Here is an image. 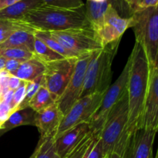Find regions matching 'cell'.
I'll return each mask as SVG.
<instances>
[{"label": "cell", "mask_w": 158, "mask_h": 158, "mask_svg": "<svg viewBox=\"0 0 158 158\" xmlns=\"http://www.w3.org/2000/svg\"><path fill=\"white\" fill-rule=\"evenodd\" d=\"M56 103L51 97V94L45 84L42 85L37 90L35 95L29 102L28 106L33 110L35 112L46 109V107Z\"/></svg>", "instance_id": "7402d4cb"}, {"label": "cell", "mask_w": 158, "mask_h": 158, "mask_svg": "<svg viewBox=\"0 0 158 158\" xmlns=\"http://www.w3.org/2000/svg\"><path fill=\"white\" fill-rule=\"evenodd\" d=\"M103 96L94 94L79 99L63 116L55 137L79 123L89 122L100 106Z\"/></svg>", "instance_id": "9c48e42d"}, {"label": "cell", "mask_w": 158, "mask_h": 158, "mask_svg": "<svg viewBox=\"0 0 158 158\" xmlns=\"http://www.w3.org/2000/svg\"><path fill=\"white\" fill-rule=\"evenodd\" d=\"M6 60L3 57L0 56V71L3 70L5 69V65H6Z\"/></svg>", "instance_id": "74e56055"}, {"label": "cell", "mask_w": 158, "mask_h": 158, "mask_svg": "<svg viewBox=\"0 0 158 158\" xmlns=\"http://www.w3.org/2000/svg\"><path fill=\"white\" fill-rule=\"evenodd\" d=\"M129 117L127 89L108 114L99 137L105 156L114 151L124 135Z\"/></svg>", "instance_id": "5b68a950"}, {"label": "cell", "mask_w": 158, "mask_h": 158, "mask_svg": "<svg viewBox=\"0 0 158 158\" xmlns=\"http://www.w3.org/2000/svg\"><path fill=\"white\" fill-rule=\"evenodd\" d=\"M117 0H105L103 2H94L87 0L85 4V12L87 19L94 32L98 30L103 25L105 12L110 4L115 6Z\"/></svg>", "instance_id": "ac0fdd59"}, {"label": "cell", "mask_w": 158, "mask_h": 158, "mask_svg": "<svg viewBox=\"0 0 158 158\" xmlns=\"http://www.w3.org/2000/svg\"><path fill=\"white\" fill-rule=\"evenodd\" d=\"M33 54L37 59L43 62L44 64L49 63V62L65 58L63 56L56 52L55 51L52 50L43 41L37 39L36 37H35V42H34Z\"/></svg>", "instance_id": "603a6c76"}, {"label": "cell", "mask_w": 158, "mask_h": 158, "mask_svg": "<svg viewBox=\"0 0 158 158\" xmlns=\"http://www.w3.org/2000/svg\"><path fill=\"white\" fill-rule=\"evenodd\" d=\"M132 26L131 17L123 18L119 15L117 9L110 4L106 9L101 27L96 31L102 46L120 42L125 31Z\"/></svg>", "instance_id": "8fae6325"}, {"label": "cell", "mask_w": 158, "mask_h": 158, "mask_svg": "<svg viewBox=\"0 0 158 158\" xmlns=\"http://www.w3.org/2000/svg\"><path fill=\"white\" fill-rule=\"evenodd\" d=\"M106 156L103 154V148H102L101 142H100V137H97V141L94 143V147H93L92 150L90 151L89 154L86 158H105Z\"/></svg>", "instance_id": "1f68e13d"}, {"label": "cell", "mask_w": 158, "mask_h": 158, "mask_svg": "<svg viewBox=\"0 0 158 158\" xmlns=\"http://www.w3.org/2000/svg\"><path fill=\"white\" fill-rule=\"evenodd\" d=\"M131 63V60L129 56L127 63L125 65L120 77L117 78L114 84L110 86L107 90L103 94L100 106L89 120V123L94 131H100L110 111L115 106V104L118 103L123 94L126 93L127 89Z\"/></svg>", "instance_id": "ba28073f"}, {"label": "cell", "mask_w": 158, "mask_h": 158, "mask_svg": "<svg viewBox=\"0 0 158 158\" xmlns=\"http://www.w3.org/2000/svg\"><path fill=\"white\" fill-rule=\"evenodd\" d=\"M158 0H133L130 6L131 15L136 11L142 10L147 8L157 6Z\"/></svg>", "instance_id": "f546056e"}, {"label": "cell", "mask_w": 158, "mask_h": 158, "mask_svg": "<svg viewBox=\"0 0 158 158\" xmlns=\"http://www.w3.org/2000/svg\"><path fill=\"white\" fill-rule=\"evenodd\" d=\"M48 33L62 46L74 52L78 57L103 48L93 29H69Z\"/></svg>", "instance_id": "8992f818"}, {"label": "cell", "mask_w": 158, "mask_h": 158, "mask_svg": "<svg viewBox=\"0 0 158 158\" xmlns=\"http://www.w3.org/2000/svg\"><path fill=\"white\" fill-rule=\"evenodd\" d=\"M105 158H123V157H122L121 155L117 154V153L114 152V151H112V152H110V154H108Z\"/></svg>", "instance_id": "8d00e7d4"}, {"label": "cell", "mask_w": 158, "mask_h": 158, "mask_svg": "<svg viewBox=\"0 0 158 158\" xmlns=\"http://www.w3.org/2000/svg\"><path fill=\"white\" fill-rule=\"evenodd\" d=\"M0 56L6 60H15L23 62L32 58L34 54L33 52L23 48H6L0 49Z\"/></svg>", "instance_id": "484cf974"}, {"label": "cell", "mask_w": 158, "mask_h": 158, "mask_svg": "<svg viewBox=\"0 0 158 158\" xmlns=\"http://www.w3.org/2000/svg\"><path fill=\"white\" fill-rule=\"evenodd\" d=\"M45 6L60 9H78L84 6L83 0H42Z\"/></svg>", "instance_id": "83f0119b"}, {"label": "cell", "mask_w": 158, "mask_h": 158, "mask_svg": "<svg viewBox=\"0 0 158 158\" xmlns=\"http://www.w3.org/2000/svg\"><path fill=\"white\" fill-rule=\"evenodd\" d=\"M120 42L110 43L91 53L80 98L94 94H104L112 80V63Z\"/></svg>", "instance_id": "3957f363"}, {"label": "cell", "mask_w": 158, "mask_h": 158, "mask_svg": "<svg viewBox=\"0 0 158 158\" xmlns=\"http://www.w3.org/2000/svg\"><path fill=\"white\" fill-rule=\"evenodd\" d=\"M43 84H45L43 75L40 76V77L36 78L35 80H33V81H26V93H25L24 99H23V102H22V103H20L19 106L18 110L27 107L28 104H29V102L30 101V100L32 98V97L35 95V93L37 92V90L40 89V86Z\"/></svg>", "instance_id": "4316f807"}, {"label": "cell", "mask_w": 158, "mask_h": 158, "mask_svg": "<svg viewBox=\"0 0 158 158\" xmlns=\"http://www.w3.org/2000/svg\"><path fill=\"white\" fill-rule=\"evenodd\" d=\"M143 127L158 129V68L150 71L148 89L144 103Z\"/></svg>", "instance_id": "4fadbf2b"}, {"label": "cell", "mask_w": 158, "mask_h": 158, "mask_svg": "<svg viewBox=\"0 0 158 158\" xmlns=\"http://www.w3.org/2000/svg\"><path fill=\"white\" fill-rule=\"evenodd\" d=\"M37 151H38V148L36 147V148H35V151H34V152L32 153V154L30 156V157H29V158H35V156H36Z\"/></svg>", "instance_id": "ab89813d"}, {"label": "cell", "mask_w": 158, "mask_h": 158, "mask_svg": "<svg viewBox=\"0 0 158 158\" xmlns=\"http://www.w3.org/2000/svg\"><path fill=\"white\" fill-rule=\"evenodd\" d=\"M157 157H158V156H157V155H156V157H155V158H157Z\"/></svg>", "instance_id": "b9f144b4"}, {"label": "cell", "mask_w": 158, "mask_h": 158, "mask_svg": "<svg viewBox=\"0 0 158 158\" xmlns=\"http://www.w3.org/2000/svg\"><path fill=\"white\" fill-rule=\"evenodd\" d=\"M100 131H92L89 132L80 143L63 158H86L97 141Z\"/></svg>", "instance_id": "44dd1931"}, {"label": "cell", "mask_w": 158, "mask_h": 158, "mask_svg": "<svg viewBox=\"0 0 158 158\" xmlns=\"http://www.w3.org/2000/svg\"><path fill=\"white\" fill-rule=\"evenodd\" d=\"M136 41L141 43L150 66L157 67L158 61V7L136 11L131 15Z\"/></svg>", "instance_id": "277c9868"}, {"label": "cell", "mask_w": 158, "mask_h": 158, "mask_svg": "<svg viewBox=\"0 0 158 158\" xmlns=\"http://www.w3.org/2000/svg\"><path fill=\"white\" fill-rule=\"evenodd\" d=\"M45 72V64L34 56L32 58L20 63L17 70L12 76L24 81H33L43 75Z\"/></svg>", "instance_id": "d6986e66"}, {"label": "cell", "mask_w": 158, "mask_h": 158, "mask_svg": "<svg viewBox=\"0 0 158 158\" xmlns=\"http://www.w3.org/2000/svg\"><path fill=\"white\" fill-rule=\"evenodd\" d=\"M91 53L85 54L79 57L75 65L73 73L66 89L63 92V95L56 101L63 116L80 98L83 88L85 74L88 63L91 58Z\"/></svg>", "instance_id": "30bf717a"}, {"label": "cell", "mask_w": 158, "mask_h": 158, "mask_svg": "<svg viewBox=\"0 0 158 158\" xmlns=\"http://www.w3.org/2000/svg\"><path fill=\"white\" fill-rule=\"evenodd\" d=\"M44 6L42 0H20L0 10V19L21 21L31 10Z\"/></svg>", "instance_id": "e0dca14e"}, {"label": "cell", "mask_w": 158, "mask_h": 158, "mask_svg": "<svg viewBox=\"0 0 158 158\" xmlns=\"http://www.w3.org/2000/svg\"><path fill=\"white\" fill-rule=\"evenodd\" d=\"M26 81L23 80L21 85L15 90H14L12 101V110L14 112L18 110L19 106L20 103L23 102V99H24L25 93H26Z\"/></svg>", "instance_id": "f1b7e54d"}, {"label": "cell", "mask_w": 158, "mask_h": 158, "mask_svg": "<svg viewBox=\"0 0 158 158\" xmlns=\"http://www.w3.org/2000/svg\"><path fill=\"white\" fill-rule=\"evenodd\" d=\"M157 131L141 127L130 134L123 158H154L153 146Z\"/></svg>", "instance_id": "7c38bea8"}, {"label": "cell", "mask_w": 158, "mask_h": 158, "mask_svg": "<svg viewBox=\"0 0 158 158\" xmlns=\"http://www.w3.org/2000/svg\"><path fill=\"white\" fill-rule=\"evenodd\" d=\"M89 1L94 2H103L105 0H89Z\"/></svg>", "instance_id": "60d3db41"}, {"label": "cell", "mask_w": 158, "mask_h": 158, "mask_svg": "<svg viewBox=\"0 0 158 158\" xmlns=\"http://www.w3.org/2000/svg\"><path fill=\"white\" fill-rule=\"evenodd\" d=\"M119 1L122 2H123L124 4H126L127 6V7L129 8V10H130V6H131V2H132L133 0H119Z\"/></svg>", "instance_id": "f35d334b"}, {"label": "cell", "mask_w": 158, "mask_h": 158, "mask_svg": "<svg viewBox=\"0 0 158 158\" xmlns=\"http://www.w3.org/2000/svg\"><path fill=\"white\" fill-rule=\"evenodd\" d=\"M19 1L20 0H0V10L9 6H12Z\"/></svg>", "instance_id": "d590c367"}, {"label": "cell", "mask_w": 158, "mask_h": 158, "mask_svg": "<svg viewBox=\"0 0 158 158\" xmlns=\"http://www.w3.org/2000/svg\"><path fill=\"white\" fill-rule=\"evenodd\" d=\"M12 75L9 73L5 69L0 71V101H2L5 94L9 90L8 83L9 79Z\"/></svg>", "instance_id": "4dcf8cb0"}, {"label": "cell", "mask_w": 158, "mask_h": 158, "mask_svg": "<svg viewBox=\"0 0 158 158\" xmlns=\"http://www.w3.org/2000/svg\"><path fill=\"white\" fill-rule=\"evenodd\" d=\"M130 58L131 63L127 83L129 117L122 137H129L134 131L143 127V110L151 71L146 52L140 43L136 41Z\"/></svg>", "instance_id": "6da1fadb"}, {"label": "cell", "mask_w": 158, "mask_h": 158, "mask_svg": "<svg viewBox=\"0 0 158 158\" xmlns=\"http://www.w3.org/2000/svg\"><path fill=\"white\" fill-rule=\"evenodd\" d=\"M34 35L37 39L43 41L52 50L55 51L56 52L63 56L65 58H70V57H77V58H79L78 56L76 55L74 52H71V51L68 50L66 48L62 46L56 40L52 38L48 32H42V31H35Z\"/></svg>", "instance_id": "cb8c5ba5"}, {"label": "cell", "mask_w": 158, "mask_h": 158, "mask_svg": "<svg viewBox=\"0 0 158 158\" xmlns=\"http://www.w3.org/2000/svg\"><path fill=\"white\" fill-rule=\"evenodd\" d=\"M12 113L14 112L11 109L9 105H8L5 102L0 101V121L4 123Z\"/></svg>", "instance_id": "d6a6232c"}, {"label": "cell", "mask_w": 158, "mask_h": 158, "mask_svg": "<svg viewBox=\"0 0 158 158\" xmlns=\"http://www.w3.org/2000/svg\"><path fill=\"white\" fill-rule=\"evenodd\" d=\"M77 60V57H70L45 63L43 73L45 86L55 102L60 99L66 89L73 73Z\"/></svg>", "instance_id": "52a82bcc"}, {"label": "cell", "mask_w": 158, "mask_h": 158, "mask_svg": "<svg viewBox=\"0 0 158 158\" xmlns=\"http://www.w3.org/2000/svg\"><path fill=\"white\" fill-rule=\"evenodd\" d=\"M36 147L38 151L35 158H60L56 151L53 137L40 138Z\"/></svg>", "instance_id": "d4e9b609"}, {"label": "cell", "mask_w": 158, "mask_h": 158, "mask_svg": "<svg viewBox=\"0 0 158 158\" xmlns=\"http://www.w3.org/2000/svg\"><path fill=\"white\" fill-rule=\"evenodd\" d=\"M23 23L35 31L56 32L69 29H92L85 12V4L78 9H69L43 6L31 10Z\"/></svg>", "instance_id": "7a4b0ae2"}, {"label": "cell", "mask_w": 158, "mask_h": 158, "mask_svg": "<svg viewBox=\"0 0 158 158\" xmlns=\"http://www.w3.org/2000/svg\"><path fill=\"white\" fill-rule=\"evenodd\" d=\"M63 115L57 103H54L46 109L35 112L34 125L40 133V138L55 137Z\"/></svg>", "instance_id": "9a60e30c"}, {"label": "cell", "mask_w": 158, "mask_h": 158, "mask_svg": "<svg viewBox=\"0 0 158 158\" xmlns=\"http://www.w3.org/2000/svg\"><path fill=\"white\" fill-rule=\"evenodd\" d=\"M23 80H19L17 77H13V76H11L9 79V83H8V86H9V90H15L19 86L21 85Z\"/></svg>", "instance_id": "e575fe53"}, {"label": "cell", "mask_w": 158, "mask_h": 158, "mask_svg": "<svg viewBox=\"0 0 158 158\" xmlns=\"http://www.w3.org/2000/svg\"><path fill=\"white\" fill-rule=\"evenodd\" d=\"M35 31L27 25H25V26L15 30L7 40L2 42L0 44V49L23 48L33 52Z\"/></svg>", "instance_id": "2e32d148"}, {"label": "cell", "mask_w": 158, "mask_h": 158, "mask_svg": "<svg viewBox=\"0 0 158 158\" xmlns=\"http://www.w3.org/2000/svg\"><path fill=\"white\" fill-rule=\"evenodd\" d=\"M35 112L29 106L17 110L2 123L0 131L6 132L22 125H34Z\"/></svg>", "instance_id": "ffe728a7"}, {"label": "cell", "mask_w": 158, "mask_h": 158, "mask_svg": "<svg viewBox=\"0 0 158 158\" xmlns=\"http://www.w3.org/2000/svg\"><path fill=\"white\" fill-rule=\"evenodd\" d=\"M94 130L89 122L79 123L54 138V146L60 158L69 154Z\"/></svg>", "instance_id": "5bb4252c"}, {"label": "cell", "mask_w": 158, "mask_h": 158, "mask_svg": "<svg viewBox=\"0 0 158 158\" xmlns=\"http://www.w3.org/2000/svg\"><path fill=\"white\" fill-rule=\"evenodd\" d=\"M22 62L15 60H6V65H5V70L7 71L10 75H12L19 66Z\"/></svg>", "instance_id": "836d02e7"}]
</instances>
